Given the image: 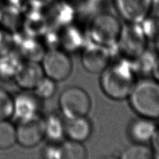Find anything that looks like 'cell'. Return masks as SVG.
I'll return each instance as SVG.
<instances>
[{"mask_svg": "<svg viewBox=\"0 0 159 159\" xmlns=\"http://www.w3.org/2000/svg\"><path fill=\"white\" fill-rule=\"evenodd\" d=\"M136 75L131 62L117 61L110 64L101 72V88L107 97L113 100L129 98L136 84Z\"/></svg>", "mask_w": 159, "mask_h": 159, "instance_id": "obj_1", "label": "cell"}, {"mask_svg": "<svg viewBox=\"0 0 159 159\" xmlns=\"http://www.w3.org/2000/svg\"><path fill=\"white\" fill-rule=\"evenodd\" d=\"M130 106L140 117L159 119V81L144 78L136 82L129 96Z\"/></svg>", "mask_w": 159, "mask_h": 159, "instance_id": "obj_2", "label": "cell"}, {"mask_svg": "<svg viewBox=\"0 0 159 159\" xmlns=\"http://www.w3.org/2000/svg\"><path fill=\"white\" fill-rule=\"evenodd\" d=\"M122 25L117 17L108 13H102L92 20L89 28L92 41L110 48L117 43Z\"/></svg>", "mask_w": 159, "mask_h": 159, "instance_id": "obj_3", "label": "cell"}, {"mask_svg": "<svg viewBox=\"0 0 159 159\" xmlns=\"http://www.w3.org/2000/svg\"><path fill=\"white\" fill-rule=\"evenodd\" d=\"M59 106L67 119L87 117L92 107V101L84 89L73 86L66 88L61 93Z\"/></svg>", "mask_w": 159, "mask_h": 159, "instance_id": "obj_4", "label": "cell"}, {"mask_svg": "<svg viewBox=\"0 0 159 159\" xmlns=\"http://www.w3.org/2000/svg\"><path fill=\"white\" fill-rule=\"evenodd\" d=\"M147 41L141 24L127 22L122 26L117 46L121 54L134 59L147 50Z\"/></svg>", "mask_w": 159, "mask_h": 159, "instance_id": "obj_5", "label": "cell"}, {"mask_svg": "<svg viewBox=\"0 0 159 159\" xmlns=\"http://www.w3.org/2000/svg\"><path fill=\"white\" fill-rule=\"evenodd\" d=\"M41 66L45 76L55 82L66 80L73 70V64L69 56L58 48H52L45 52L41 59Z\"/></svg>", "mask_w": 159, "mask_h": 159, "instance_id": "obj_6", "label": "cell"}, {"mask_svg": "<svg viewBox=\"0 0 159 159\" xmlns=\"http://www.w3.org/2000/svg\"><path fill=\"white\" fill-rule=\"evenodd\" d=\"M119 15L129 23L140 24L149 16L154 0H113Z\"/></svg>", "mask_w": 159, "mask_h": 159, "instance_id": "obj_7", "label": "cell"}, {"mask_svg": "<svg viewBox=\"0 0 159 159\" xmlns=\"http://www.w3.org/2000/svg\"><path fill=\"white\" fill-rule=\"evenodd\" d=\"M109 48L92 41L85 46L81 54V62L87 71L92 73H101L111 62Z\"/></svg>", "mask_w": 159, "mask_h": 159, "instance_id": "obj_8", "label": "cell"}, {"mask_svg": "<svg viewBox=\"0 0 159 159\" xmlns=\"http://www.w3.org/2000/svg\"><path fill=\"white\" fill-rule=\"evenodd\" d=\"M34 93L25 92L19 93L13 98V117L18 123L32 121L40 116L41 103Z\"/></svg>", "mask_w": 159, "mask_h": 159, "instance_id": "obj_9", "label": "cell"}, {"mask_svg": "<svg viewBox=\"0 0 159 159\" xmlns=\"http://www.w3.org/2000/svg\"><path fill=\"white\" fill-rule=\"evenodd\" d=\"M17 143L21 146L31 148L41 143L45 138L44 119L39 117L32 121L19 123L16 126Z\"/></svg>", "mask_w": 159, "mask_h": 159, "instance_id": "obj_10", "label": "cell"}, {"mask_svg": "<svg viewBox=\"0 0 159 159\" xmlns=\"http://www.w3.org/2000/svg\"><path fill=\"white\" fill-rule=\"evenodd\" d=\"M44 76L43 70L39 61L26 60L23 61L14 80L22 89L31 91L34 89Z\"/></svg>", "mask_w": 159, "mask_h": 159, "instance_id": "obj_11", "label": "cell"}, {"mask_svg": "<svg viewBox=\"0 0 159 159\" xmlns=\"http://www.w3.org/2000/svg\"><path fill=\"white\" fill-rule=\"evenodd\" d=\"M157 131L153 119L141 117L131 122L129 126L130 138L136 143H145L152 140Z\"/></svg>", "mask_w": 159, "mask_h": 159, "instance_id": "obj_12", "label": "cell"}, {"mask_svg": "<svg viewBox=\"0 0 159 159\" xmlns=\"http://www.w3.org/2000/svg\"><path fill=\"white\" fill-rule=\"evenodd\" d=\"M65 124V135L70 140L83 143L90 137L92 126L87 117L67 119Z\"/></svg>", "mask_w": 159, "mask_h": 159, "instance_id": "obj_13", "label": "cell"}, {"mask_svg": "<svg viewBox=\"0 0 159 159\" xmlns=\"http://www.w3.org/2000/svg\"><path fill=\"white\" fill-rule=\"evenodd\" d=\"M23 61L18 53L7 51L0 54V80L2 81L15 80Z\"/></svg>", "mask_w": 159, "mask_h": 159, "instance_id": "obj_14", "label": "cell"}, {"mask_svg": "<svg viewBox=\"0 0 159 159\" xmlns=\"http://www.w3.org/2000/svg\"><path fill=\"white\" fill-rule=\"evenodd\" d=\"M45 135L50 143H59L65 135V124L57 115L50 114L44 118Z\"/></svg>", "mask_w": 159, "mask_h": 159, "instance_id": "obj_15", "label": "cell"}, {"mask_svg": "<svg viewBox=\"0 0 159 159\" xmlns=\"http://www.w3.org/2000/svg\"><path fill=\"white\" fill-rule=\"evenodd\" d=\"M61 159H84L87 157V150L82 143L72 140L60 144Z\"/></svg>", "mask_w": 159, "mask_h": 159, "instance_id": "obj_16", "label": "cell"}, {"mask_svg": "<svg viewBox=\"0 0 159 159\" xmlns=\"http://www.w3.org/2000/svg\"><path fill=\"white\" fill-rule=\"evenodd\" d=\"M157 60V59L147 50L133 59L131 65L135 75L137 74L147 75L154 72Z\"/></svg>", "mask_w": 159, "mask_h": 159, "instance_id": "obj_17", "label": "cell"}, {"mask_svg": "<svg viewBox=\"0 0 159 159\" xmlns=\"http://www.w3.org/2000/svg\"><path fill=\"white\" fill-rule=\"evenodd\" d=\"M16 143V126L8 119L0 121V149L10 148Z\"/></svg>", "mask_w": 159, "mask_h": 159, "instance_id": "obj_18", "label": "cell"}, {"mask_svg": "<svg viewBox=\"0 0 159 159\" xmlns=\"http://www.w3.org/2000/svg\"><path fill=\"white\" fill-rule=\"evenodd\" d=\"M154 154L152 149L144 143H135L127 147L121 154V158L124 159H149Z\"/></svg>", "mask_w": 159, "mask_h": 159, "instance_id": "obj_19", "label": "cell"}, {"mask_svg": "<svg viewBox=\"0 0 159 159\" xmlns=\"http://www.w3.org/2000/svg\"><path fill=\"white\" fill-rule=\"evenodd\" d=\"M61 43L65 49L74 50L81 46L82 36L74 27H67L61 36Z\"/></svg>", "mask_w": 159, "mask_h": 159, "instance_id": "obj_20", "label": "cell"}, {"mask_svg": "<svg viewBox=\"0 0 159 159\" xmlns=\"http://www.w3.org/2000/svg\"><path fill=\"white\" fill-rule=\"evenodd\" d=\"M57 89L56 82L44 76L34 89V93L41 99L50 98L55 94Z\"/></svg>", "mask_w": 159, "mask_h": 159, "instance_id": "obj_21", "label": "cell"}, {"mask_svg": "<svg viewBox=\"0 0 159 159\" xmlns=\"http://www.w3.org/2000/svg\"><path fill=\"white\" fill-rule=\"evenodd\" d=\"M13 98L5 89L0 88V121L13 117Z\"/></svg>", "mask_w": 159, "mask_h": 159, "instance_id": "obj_22", "label": "cell"}, {"mask_svg": "<svg viewBox=\"0 0 159 159\" xmlns=\"http://www.w3.org/2000/svg\"><path fill=\"white\" fill-rule=\"evenodd\" d=\"M24 48H22L23 55L27 57V60L39 61H41L45 52L43 47L37 42L28 41Z\"/></svg>", "mask_w": 159, "mask_h": 159, "instance_id": "obj_23", "label": "cell"}, {"mask_svg": "<svg viewBox=\"0 0 159 159\" xmlns=\"http://www.w3.org/2000/svg\"><path fill=\"white\" fill-rule=\"evenodd\" d=\"M57 143H52L45 147L43 152V155L45 158L61 159L60 144Z\"/></svg>", "mask_w": 159, "mask_h": 159, "instance_id": "obj_24", "label": "cell"}, {"mask_svg": "<svg viewBox=\"0 0 159 159\" xmlns=\"http://www.w3.org/2000/svg\"><path fill=\"white\" fill-rule=\"evenodd\" d=\"M153 73L155 75L156 77H157V80L159 81V59H157V62H156L155 67L154 69V72Z\"/></svg>", "mask_w": 159, "mask_h": 159, "instance_id": "obj_25", "label": "cell"}, {"mask_svg": "<svg viewBox=\"0 0 159 159\" xmlns=\"http://www.w3.org/2000/svg\"><path fill=\"white\" fill-rule=\"evenodd\" d=\"M156 43H157V49L159 51V34L158 35V36L157 38H156Z\"/></svg>", "mask_w": 159, "mask_h": 159, "instance_id": "obj_26", "label": "cell"}]
</instances>
